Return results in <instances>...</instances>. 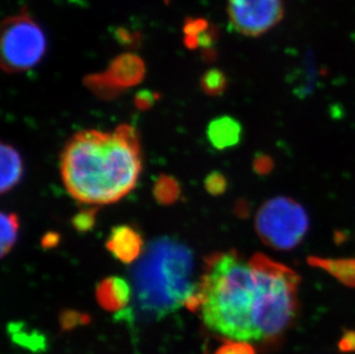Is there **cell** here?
Masks as SVG:
<instances>
[{"label": "cell", "mask_w": 355, "mask_h": 354, "mask_svg": "<svg viewBox=\"0 0 355 354\" xmlns=\"http://www.w3.org/2000/svg\"><path fill=\"white\" fill-rule=\"evenodd\" d=\"M153 194L160 204H174L180 197V185L173 177L161 176L155 183Z\"/></svg>", "instance_id": "cell-13"}, {"label": "cell", "mask_w": 355, "mask_h": 354, "mask_svg": "<svg viewBox=\"0 0 355 354\" xmlns=\"http://www.w3.org/2000/svg\"><path fill=\"white\" fill-rule=\"evenodd\" d=\"M241 124L232 117H218L208 124V141L218 150L235 146L241 141Z\"/></svg>", "instance_id": "cell-10"}, {"label": "cell", "mask_w": 355, "mask_h": 354, "mask_svg": "<svg viewBox=\"0 0 355 354\" xmlns=\"http://www.w3.org/2000/svg\"><path fill=\"white\" fill-rule=\"evenodd\" d=\"M158 94L150 90H141L135 97V104L141 110H146L151 108L158 99Z\"/></svg>", "instance_id": "cell-18"}, {"label": "cell", "mask_w": 355, "mask_h": 354, "mask_svg": "<svg viewBox=\"0 0 355 354\" xmlns=\"http://www.w3.org/2000/svg\"><path fill=\"white\" fill-rule=\"evenodd\" d=\"M1 194H6L12 190L24 174V162L20 153L8 144H1Z\"/></svg>", "instance_id": "cell-11"}, {"label": "cell", "mask_w": 355, "mask_h": 354, "mask_svg": "<svg viewBox=\"0 0 355 354\" xmlns=\"http://www.w3.org/2000/svg\"><path fill=\"white\" fill-rule=\"evenodd\" d=\"M213 354H255V351L248 342L229 339L220 345Z\"/></svg>", "instance_id": "cell-16"}, {"label": "cell", "mask_w": 355, "mask_h": 354, "mask_svg": "<svg viewBox=\"0 0 355 354\" xmlns=\"http://www.w3.org/2000/svg\"><path fill=\"white\" fill-rule=\"evenodd\" d=\"M205 187L208 191V194H211V196H220L227 189V180L221 173L213 171L211 174L206 177Z\"/></svg>", "instance_id": "cell-17"}, {"label": "cell", "mask_w": 355, "mask_h": 354, "mask_svg": "<svg viewBox=\"0 0 355 354\" xmlns=\"http://www.w3.org/2000/svg\"><path fill=\"white\" fill-rule=\"evenodd\" d=\"M338 348L344 353L355 352V330L346 331L338 343Z\"/></svg>", "instance_id": "cell-19"}, {"label": "cell", "mask_w": 355, "mask_h": 354, "mask_svg": "<svg viewBox=\"0 0 355 354\" xmlns=\"http://www.w3.org/2000/svg\"><path fill=\"white\" fill-rule=\"evenodd\" d=\"M227 87V80L222 71L218 69H211L206 71L204 76L201 77V87L205 94L209 96H218L225 91Z\"/></svg>", "instance_id": "cell-14"}, {"label": "cell", "mask_w": 355, "mask_h": 354, "mask_svg": "<svg viewBox=\"0 0 355 354\" xmlns=\"http://www.w3.org/2000/svg\"><path fill=\"white\" fill-rule=\"evenodd\" d=\"M257 231L266 244L276 250H292L305 237L309 221L302 205L290 198L270 199L259 210Z\"/></svg>", "instance_id": "cell-5"}, {"label": "cell", "mask_w": 355, "mask_h": 354, "mask_svg": "<svg viewBox=\"0 0 355 354\" xmlns=\"http://www.w3.org/2000/svg\"><path fill=\"white\" fill-rule=\"evenodd\" d=\"M19 217L15 213H1V257H5L17 243Z\"/></svg>", "instance_id": "cell-12"}, {"label": "cell", "mask_w": 355, "mask_h": 354, "mask_svg": "<svg viewBox=\"0 0 355 354\" xmlns=\"http://www.w3.org/2000/svg\"><path fill=\"white\" fill-rule=\"evenodd\" d=\"M96 213H97L96 208H87L80 211L73 217V227L78 233H89L92 230L96 222Z\"/></svg>", "instance_id": "cell-15"}, {"label": "cell", "mask_w": 355, "mask_h": 354, "mask_svg": "<svg viewBox=\"0 0 355 354\" xmlns=\"http://www.w3.org/2000/svg\"><path fill=\"white\" fill-rule=\"evenodd\" d=\"M141 171L137 131L128 124L114 133L80 131L64 147L61 175L71 197L107 205L127 196Z\"/></svg>", "instance_id": "cell-2"}, {"label": "cell", "mask_w": 355, "mask_h": 354, "mask_svg": "<svg viewBox=\"0 0 355 354\" xmlns=\"http://www.w3.org/2000/svg\"><path fill=\"white\" fill-rule=\"evenodd\" d=\"M143 244L141 235L136 229L130 226H118L112 229L106 248L121 262L131 264L141 257Z\"/></svg>", "instance_id": "cell-8"}, {"label": "cell", "mask_w": 355, "mask_h": 354, "mask_svg": "<svg viewBox=\"0 0 355 354\" xmlns=\"http://www.w3.org/2000/svg\"><path fill=\"white\" fill-rule=\"evenodd\" d=\"M60 236L57 233H49L42 239V245L44 248H53L59 244Z\"/></svg>", "instance_id": "cell-20"}, {"label": "cell", "mask_w": 355, "mask_h": 354, "mask_svg": "<svg viewBox=\"0 0 355 354\" xmlns=\"http://www.w3.org/2000/svg\"><path fill=\"white\" fill-rule=\"evenodd\" d=\"M228 14L238 33L257 37L279 24L284 10L282 0H229Z\"/></svg>", "instance_id": "cell-6"}, {"label": "cell", "mask_w": 355, "mask_h": 354, "mask_svg": "<svg viewBox=\"0 0 355 354\" xmlns=\"http://www.w3.org/2000/svg\"><path fill=\"white\" fill-rule=\"evenodd\" d=\"M192 276L193 254L187 245L171 237L151 242L131 271L135 306L153 320L189 306L198 291Z\"/></svg>", "instance_id": "cell-3"}, {"label": "cell", "mask_w": 355, "mask_h": 354, "mask_svg": "<svg viewBox=\"0 0 355 354\" xmlns=\"http://www.w3.org/2000/svg\"><path fill=\"white\" fill-rule=\"evenodd\" d=\"M145 76V65L141 58L125 53L115 58L107 71L85 78L87 87L101 98H112L124 87H134Z\"/></svg>", "instance_id": "cell-7"}, {"label": "cell", "mask_w": 355, "mask_h": 354, "mask_svg": "<svg viewBox=\"0 0 355 354\" xmlns=\"http://www.w3.org/2000/svg\"><path fill=\"white\" fill-rule=\"evenodd\" d=\"M46 52V38L34 19L21 12L1 26V67L7 73L35 67Z\"/></svg>", "instance_id": "cell-4"}, {"label": "cell", "mask_w": 355, "mask_h": 354, "mask_svg": "<svg viewBox=\"0 0 355 354\" xmlns=\"http://www.w3.org/2000/svg\"><path fill=\"white\" fill-rule=\"evenodd\" d=\"M300 278L291 268L254 254L236 251L206 259L198 283L195 310L211 331L232 341L259 342L276 337L298 312Z\"/></svg>", "instance_id": "cell-1"}, {"label": "cell", "mask_w": 355, "mask_h": 354, "mask_svg": "<svg viewBox=\"0 0 355 354\" xmlns=\"http://www.w3.org/2000/svg\"><path fill=\"white\" fill-rule=\"evenodd\" d=\"M132 289L124 278L118 276L104 278L98 284L96 297L101 307L108 312L125 311L130 303Z\"/></svg>", "instance_id": "cell-9"}]
</instances>
